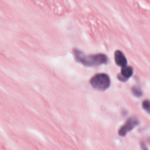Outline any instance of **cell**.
Here are the masks:
<instances>
[{
	"label": "cell",
	"instance_id": "obj_1",
	"mask_svg": "<svg viewBox=\"0 0 150 150\" xmlns=\"http://www.w3.org/2000/svg\"><path fill=\"white\" fill-rule=\"evenodd\" d=\"M75 59L86 67H96L108 62V59L106 55L103 54L95 55H86L82 51L78 49L73 50Z\"/></svg>",
	"mask_w": 150,
	"mask_h": 150
},
{
	"label": "cell",
	"instance_id": "obj_2",
	"mask_svg": "<svg viewBox=\"0 0 150 150\" xmlns=\"http://www.w3.org/2000/svg\"><path fill=\"white\" fill-rule=\"evenodd\" d=\"M90 84L96 90L105 91L111 86V79L107 74L100 73L91 79Z\"/></svg>",
	"mask_w": 150,
	"mask_h": 150
},
{
	"label": "cell",
	"instance_id": "obj_3",
	"mask_svg": "<svg viewBox=\"0 0 150 150\" xmlns=\"http://www.w3.org/2000/svg\"><path fill=\"white\" fill-rule=\"evenodd\" d=\"M139 125V120L136 117H132L127 119L126 122L123 126L120 127L118 133L120 136H125L127 133L132 131L136 127Z\"/></svg>",
	"mask_w": 150,
	"mask_h": 150
},
{
	"label": "cell",
	"instance_id": "obj_4",
	"mask_svg": "<svg viewBox=\"0 0 150 150\" xmlns=\"http://www.w3.org/2000/svg\"><path fill=\"white\" fill-rule=\"evenodd\" d=\"M133 74V69L130 66H125L122 67L121 70V73L117 76V78L120 81L122 82H125L127 79H130Z\"/></svg>",
	"mask_w": 150,
	"mask_h": 150
},
{
	"label": "cell",
	"instance_id": "obj_5",
	"mask_svg": "<svg viewBox=\"0 0 150 150\" xmlns=\"http://www.w3.org/2000/svg\"><path fill=\"white\" fill-rule=\"evenodd\" d=\"M114 59H115L116 64L118 66H120V67H124L125 66H127V59H126L124 54L121 51H120V50H117V51H115V54H114Z\"/></svg>",
	"mask_w": 150,
	"mask_h": 150
},
{
	"label": "cell",
	"instance_id": "obj_6",
	"mask_svg": "<svg viewBox=\"0 0 150 150\" xmlns=\"http://www.w3.org/2000/svg\"><path fill=\"white\" fill-rule=\"evenodd\" d=\"M131 90L133 95L136 97H137V98H140V97H142V95H143V92H142V89H141L139 86H133Z\"/></svg>",
	"mask_w": 150,
	"mask_h": 150
},
{
	"label": "cell",
	"instance_id": "obj_7",
	"mask_svg": "<svg viewBox=\"0 0 150 150\" xmlns=\"http://www.w3.org/2000/svg\"><path fill=\"white\" fill-rule=\"evenodd\" d=\"M142 106H143L144 109L150 114V101L148 100H144L142 103Z\"/></svg>",
	"mask_w": 150,
	"mask_h": 150
},
{
	"label": "cell",
	"instance_id": "obj_8",
	"mask_svg": "<svg viewBox=\"0 0 150 150\" xmlns=\"http://www.w3.org/2000/svg\"><path fill=\"white\" fill-rule=\"evenodd\" d=\"M141 146H142V150H148L147 147H146V144H145L144 142H142V143H141Z\"/></svg>",
	"mask_w": 150,
	"mask_h": 150
}]
</instances>
